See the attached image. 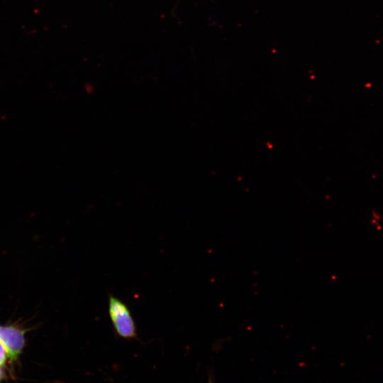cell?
Instances as JSON below:
<instances>
[{
	"label": "cell",
	"mask_w": 383,
	"mask_h": 383,
	"mask_svg": "<svg viewBox=\"0 0 383 383\" xmlns=\"http://www.w3.org/2000/svg\"><path fill=\"white\" fill-rule=\"evenodd\" d=\"M108 312L114 332L118 337L126 340L138 338L135 322L126 303L109 294Z\"/></svg>",
	"instance_id": "cell-1"
},
{
	"label": "cell",
	"mask_w": 383,
	"mask_h": 383,
	"mask_svg": "<svg viewBox=\"0 0 383 383\" xmlns=\"http://www.w3.org/2000/svg\"><path fill=\"white\" fill-rule=\"evenodd\" d=\"M24 333L13 326H0V340L11 360L16 359L21 353L24 346Z\"/></svg>",
	"instance_id": "cell-2"
},
{
	"label": "cell",
	"mask_w": 383,
	"mask_h": 383,
	"mask_svg": "<svg viewBox=\"0 0 383 383\" xmlns=\"http://www.w3.org/2000/svg\"><path fill=\"white\" fill-rule=\"evenodd\" d=\"M6 355V349L0 340V366L4 365L7 357Z\"/></svg>",
	"instance_id": "cell-3"
},
{
	"label": "cell",
	"mask_w": 383,
	"mask_h": 383,
	"mask_svg": "<svg viewBox=\"0 0 383 383\" xmlns=\"http://www.w3.org/2000/svg\"><path fill=\"white\" fill-rule=\"evenodd\" d=\"M3 377H4V372L0 368V382L3 379Z\"/></svg>",
	"instance_id": "cell-4"
},
{
	"label": "cell",
	"mask_w": 383,
	"mask_h": 383,
	"mask_svg": "<svg viewBox=\"0 0 383 383\" xmlns=\"http://www.w3.org/2000/svg\"><path fill=\"white\" fill-rule=\"evenodd\" d=\"M209 383H213L211 381H209Z\"/></svg>",
	"instance_id": "cell-5"
}]
</instances>
